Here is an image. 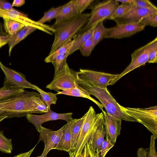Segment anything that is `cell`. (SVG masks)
<instances>
[{"label":"cell","mask_w":157,"mask_h":157,"mask_svg":"<svg viewBox=\"0 0 157 157\" xmlns=\"http://www.w3.org/2000/svg\"><path fill=\"white\" fill-rule=\"evenodd\" d=\"M85 117V115L84 114L79 119H73L71 121V151H73L75 149Z\"/></svg>","instance_id":"22"},{"label":"cell","mask_w":157,"mask_h":157,"mask_svg":"<svg viewBox=\"0 0 157 157\" xmlns=\"http://www.w3.org/2000/svg\"><path fill=\"white\" fill-rule=\"evenodd\" d=\"M71 121L67 123L66 126L63 132L61 139L59 144L54 149L68 152L71 151Z\"/></svg>","instance_id":"21"},{"label":"cell","mask_w":157,"mask_h":157,"mask_svg":"<svg viewBox=\"0 0 157 157\" xmlns=\"http://www.w3.org/2000/svg\"><path fill=\"white\" fill-rule=\"evenodd\" d=\"M85 117L77 139L75 149L68 152L70 157H77L82 153L85 146L91 139L98 127L105 123L103 113L96 114L94 108L90 106L85 114Z\"/></svg>","instance_id":"4"},{"label":"cell","mask_w":157,"mask_h":157,"mask_svg":"<svg viewBox=\"0 0 157 157\" xmlns=\"http://www.w3.org/2000/svg\"><path fill=\"white\" fill-rule=\"evenodd\" d=\"M147 62L149 63L157 62V48L154 49L150 53Z\"/></svg>","instance_id":"40"},{"label":"cell","mask_w":157,"mask_h":157,"mask_svg":"<svg viewBox=\"0 0 157 157\" xmlns=\"http://www.w3.org/2000/svg\"><path fill=\"white\" fill-rule=\"evenodd\" d=\"M36 90L39 93L41 99L47 106L48 109H50V105L52 104H56L57 100V94L50 92H47L35 86Z\"/></svg>","instance_id":"27"},{"label":"cell","mask_w":157,"mask_h":157,"mask_svg":"<svg viewBox=\"0 0 157 157\" xmlns=\"http://www.w3.org/2000/svg\"><path fill=\"white\" fill-rule=\"evenodd\" d=\"M77 157H84V154L83 153L79 155Z\"/></svg>","instance_id":"48"},{"label":"cell","mask_w":157,"mask_h":157,"mask_svg":"<svg viewBox=\"0 0 157 157\" xmlns=\"http://www.w3.org/2000/svg\"><path fill=\"white\" fill-rule=\"evenodd\" d=\"M82 153L84 157H101L100 154L97 152L94 149L92 139L88 142L84 146Z\"/></svg>","instance_id":"34"},{"label":"cell","mask_w":157,"mask_h":157,"mask_svg":"<svg viewBox=\"0 0 157 157\" xmlns=\"http://www.w3.org/2000/svg\"><path fill=\"white\" fill-rule=\"evenodd\" d=\"M135 6L132 4L122 3L119 5L107 20L113 19L121 17L128 12Z\"/></svg>","instance_id":"30"},{"label":"cell","mask_w":157,"mask_h":157,"mask_svg":"<svg viewBox=\"0 0 157 157\" xmlns=\"http://www.w3.org/2000/svg\"><path fill=\"white\" fill-rule=\"evenodd\" d=\"M3 18L4 29L10 36L15 35L25 26L24 25L14 20L6 18Z\"/></svg>","instance_id":"24"},{"label":"cell","mask_w":157,"mask_h":157,"mask_svg":"<svg viewBox=\"0 0 157 157\" xmlns=\"http://www.w3.org/2000/svg\"><path fill=\"white\" fill-rule=\"evenodd\" d=\"M90 13L78 14L51 26L55 37L49 54L79 34L88 21Z\"/></svg>","instance_id":"2"},{"label":"cell","mask_w":157,"mask_h":157,"mask_svg":"<svg viewBox=\"0 0 157 157\" xmlns=\"http://www.w3.org/2000/svg\"><path fill=\"white\" fill-rule=\"evenodd\" d=\"M145 25L150 26L153 27H157V13L146 16L143 18L140 22Z\"/></svg>","instance_id":"36"},{"label":"cell","mask_w":157,"mask_h":157,"mask_svg":"<svg viewBox=\"0 0 157 157\" xmlns=\"http://www.w3.org/2000/svg\"><path fill=\"white\" fill-rule=\"evenodd\" d=\"M102 112L105 118V138H109L115 144L121 133L122 120L110 115L104 110Z\"/></svg>","instance_id":"15"},{"label":"cell","mask_w":157,"mask_h":157,"mask_svg":"<svg viewBox=\"0 0 157 157\" xmlns=\"http://www.w3.org/2000/svg\"><path fill=\"white\" fill-rule=\"evenodd\" d=\"M157 48V37L145 45L135 50L131 55V61L125 70L110 83L109 85H114L124 76L134 69L144 65L147 62L150 53Z\"/></svg>","instance_id":"7"},{"label":"cell","mask_w":157,"mask_h":157,"mask_svg":"<svg viewBox=\"0 0 157 157\" xmlns=\"http://www.w3.org/2000/svg\"><path fill=\"white\" fill-rule=\"evenodd\" d=\"M46 157V156H45V157Z\"/></svg>","instance_id":"50"},{"label":"cell","mask_w":157,"mask_h":157,"mask_svg":"<svg viewBox=\"0 0 157 157\" xmlns=\"http://www.w3.org/2000/svg\"><path fill=\"white\" fill-rule=\"evenodd\" d=\"M72 113H59L52 111L50 109L42 115L28 114L26 116L28 121L33 124L37 131L39 132L40 126L44 123L51 121L62 120L68 123L73 119Z\"/></svg>","instance_id":"13"},{"label":"cell","mask_w":157,"mask_h":157,"mask_svg":"<svg viewBox=\"0 0 157 157\" xmlns=\"http://www.w3.org/2000/svg\"><path fill=\"white\" fill-rule=\"evenodd\" d=\"M0 17L8 18L19 22L25 26H30L36 28L37 29L42 31L44 28V25L38 23L29 18L25 14H21L19 16L13 14L8 10L0 9Z\"/></svg>","instance_id":"16"},{"label":"cell","mask_w":157,"mask_h":157,"mask_svg":"<svg viewBox=\"0 0 157 157\" xmlns=\"http://www.w3.org/2000/svg\"><path fill=\"white\" fill-rule=\"evenodd\" d=\"M93 43L92 36L79 49L81 54L83 56H89L91 54Z\"/></svg>","instance_id":"37"},{"label":"cell","mask_w":157,"mask_h":157,"mask_svg":"<svg viewBox=\"0 0 157 157\" xmlns=\"http://www.w3.org/2000/svg\"><path fill=\"white\" fill-rule=\"evenodd\" d=\"M0 67L5 75L3 87L10 89L31 88L36 90V85L28 81L22 74L6 67L0 61Z\"/></svg>","instance_id":"10"},{"label":"cell","mask_w":157,"mask_h":157,"mask_svg":"<svg viewBox=\"0 0 157 157\" xmlns=\"http://www.w3.org/2000/svg\"><path fill=\"white\" fill-rule=\"evenodd\" d=\"M0 9L6 10L14 9L10 3L6 1L2 0H0Z\"/></svg>","instance_id":"41"},{"label":"cell","mask_w":157,"mask_h":157,"mask_svg":"<svg viewBox=\"0 0 157 157\" xmlns=\"http://www.w3.org/2000/svg\"><path fill=\"white\" fill-rule=\"evenodd\" d=\"M76 82L78 87L98 99L105 109L106 112L110 115L125 121L137 122L135 119L121 110L119 104L111 95L107 88H101L92 86L77 77Z\"/></svg>","instance_id":"3"},{"label":"cell","mask_w":157,"mask_h":157,"mask_svg":"<svg viewBox=\"0 0 157 157\" xmlns=\"http://www.w3.org/2000/svg\"><path fill=\"white\" fill-rule=\"evenodd\" d=\"M63 6L64 5L56 8H52L45 12L43 16L37 21L41 24H44L47 22H50L52 20L56 18Z\"/></svg>","instance_id":"28"},{"label":"cell","mask_w":157,"mask_h":157,"mask_svg":"<svg viewBox=\"0 0 157 157\" xmlns=\"http://www.w3.org/2000/svg\"><path fill=\"white\" fill-rule=\"evenodd\" d=\"M75 5L79 14L83 12L92 3L94 0H73Z\"/></svg>","instance_id":"33"},{"label":"cell","mask_w":157,"mask_h":157,"mask_svg":"<svg viewBox=\"0 0 157 157\" xmlns=\"http://www.w3.org/2000/svg\"><path fill=\"white\" fill-rule=\"evenodd\" d=\"M119 106L122 112L144 125L157 138V106L146 108L127 107L119 104Z\"/></svg>","instance_id":"6"},{"label":"cell","mask_w":157,"mask_h":157,"mask_svg":"<svg viewBox=\"0 0 157 157\" xmlns=\"http://www.w3.org/2000/svg\"><path fill=\"white\" fill-rule=\"evenodd\" d=\"M57 94H64L75 97H80L87 98L96 104L103 112V106L100 103L93 98L86 91L78 87L76 88L70 89L59 91Z\"/></svg>","instance_id":"20"},{"label":"cell","mask_w":157,"mask_h":157,"mask_svg":"<svg viewBox=\"0 0 157 157\" xmlns=\"http://www.w3.org/2000/svg\"><path fill=\"white\" fill-rule=\"evenodd\" d=\"M145 26L140 23H130L117 25L107 28L105 38L120 39L131 37L144 30Z\"/></svg>","instance_id":"12"},{"label":"cell","mask_w":157,"mask_h":157,"mask_svg":"<svg viewBox=\"0 0 157 157\" xmlns=\"http://www.w3.org/2000/svg\"><path fill=\"white\" fill-rule=\"evenodd\" d=\"M25 90L24 89H10L4 87L0 88V101L18 95Z\"/></svg>","instance_id":"32"},{"label":"cell","mask_w":157,"mask_h":157,"mask_svg":"<svg viewBox=\"0 0 157 157\" xmlns=\"http://www.w3.org/2000/svg\"><path fill=\"white\" fill-rule=\"evenodd\" d=\"M48 110L40 94L24 90L0 101V117H21L29 114H43Z\"/></svg>","instance_id":"1"},{"label":"cell","mask_w":157,"mask_h":157,"mask_svg":"<svg viewBox=\"0 0 157 157\" xmlns=\"http://www.w3.org/2000/svg\"><path fill=\"white\" fill-rule=\"evenodd\" d=\"M25 1L24 0H14L13 1L12 6H20L25 3Z\"/></svg>","instance_id":"45"},{"label":"cell","mask_w":157,"mask_h":157,"mask_svg":"<svg viewBox=\"0 0 157 157\" xmlns=\"http://www.w3.org/2000/svg\"><path fill=\"white\" fill-rule=\"evenodd\" d=\"M13 149L12 139L6 138L4 136L3 132L0 131V151L11 154Z\"/></svg>","instance_id":"31"},{"label":"cell","mask_w":157,"mask_h":157,"mask_svg":"<svg viewBox=\"0 0 157 157\" xmlns=\"http://www.w3.org/2000/svg\"><path fill=\"white\" fill-rule=\"evenodd\" d=\"M7 118V117H0V122L2 121V120H4V119Z\"/></svg>","instance_id":"47"},{"label":"cell","mask_w":157,"mask_h":157,"mask_svg":"<svg viewBox=\"0 0 157 157\" xmlns=\"http://www.w3.org/2000/svg\"><path fill=\"white\" fill-rule=\"evenodd\" d=\"M68 56V53L59 55L51 63L54 67V76L56 75L64 69L67 63L66 60Z\"/></svg>","instance_id":"29"},{"label":"cell","mask_w":157,"mask_h":157,"mask_svg":"<svg viewBox=\"0 0 157 157\" xmlns=\"http://www.w3.org/2000/svg\"><path fill=\"white\" fill-rule=\"evenodd\" d=\"M156 139L153 135L150 137L149 148L147 154V157H157L155 146V141Z\"/></svg>","instance_id":"39"},{"label":"cell","mask_w":157,"mask_h":157,"mask_svg":"<svg viewBox=\"0 0 157 157\" xmlns=\"http://www.w3.org/2000/svg\"><path fill=\"white\" fill-rule=\"evenodd\" d=\"M67 124L57 131H53L40 126L39 132L40 136L38 143L40 141L44 142V147L40 157L46 156L49 151L54 149L59 144L62 138L63 130L65 128Z\"/></svg>","instance_id":"11"},{"label":"cell","mask_w":157,"mask_h":157,"mask_svg":"<svg viewBox=\"0 0 157 157\" xmlns=\"http://www.w3.org/2000/svg\"><path fill=\"white\" fill-rule=\"evenodd\" d=\"M37 145V144H36L33 148H32L29 151L23 153H20L14 156L13 157H30L32 153Z\"/></svg>","instance_id":"44"},{"label":"cell","mask_w":157,"mask_h":157,"mask_svg":"<svg viewBox=\"0 0 157 157\" xmlns=\"http://www.w3.org/2000/svg\"><path fill=\"white\" fill-rule=\"evenodd\" d=\"M37 157H40V156H37Z\"/></svg>","instance_id":"49"},{"label":"cell","mask_w":157,"mask_h":157,"mask_svg":"<svg viewBox=\"0 0 157 157\" xmlns=\"http://www.w3.org/2000/svg\"><path fill=\"white\" fill-rule=\"evenodd\" d=\"M36 29V28L33 26H25L24 28L15 35L12 36H9L8 42L9 56H10L11 51L15 45Z\"/></svg>","instance_id":"18"},{"label":"cell","mask_w":157,"mask_h":157,"mask_svg":"<svg viewBox=\"0 0 157 157\" xmlns=\"http://www.w3.org/2000/svg\"><path fill=\"white\" fill-rule=\"evenodd\" d=\"M79 14L73 0L64 5V6L56 18L54 24H56Z\"/></svg>","instance_id":"19"},{"label":"cell","mask_w":157,"mask_h":157,"mask_svg":"<svg viewBox=\"0 0 157 157\" xmlns=\"http://www.w3.org/2000/svg\"><path fill=\"white\" fill-rule=\"evenodd\" d=\"M9 36L1 35H0V48L8 42Z\"/></svg>","instance_id":"43"},{"label":"cell","mask_w":157,"mask_h":157,"mask_svg":"<svg viewBox=\"0 0 157 157\" xmlns=\"http://www.w3.org/2000/svg\"><path fill=\"white\" fill-rule=\"evenodd\" d=\"M107 31V28L104 26L103 21L99 23L95 26L92 35V51L96 46L104 38Z\"/></svg>","instance_id":"25"},{"label":"cell","mask_w":157,"mask_h":157,"mask_svg":"<svg viewBox=\"0 0 157 157\" xmlns=\"http://www.w3.org/2000/svg\"><path fill=\"white\" fill-rule=\"evenodd\" d=\"M105 131L103 124L100 125L96 129L91 139L94 150L100 154L102 144L104 141Z\"/></svg>","instance_id":"23"},{"label":"cell","mask_w":157,"mask_h":157,"mask_svg":"<svg viewBox=\"0 0 157 157\" xmlns=\"http://www.w3.org/2000/svg\"><path fill=\"white\" fill-rule=\"evenodd\" d=\"M77 72L70 69L67 63L64 69L56 76L46 88L59 92L77 88Z\"/></svg>","instance_id":"8"},{"label":"cell","mask_w":157,"mask_h":157,"mask_svg":"<svg viewBox=\"0 0 157 157\" xmlns=\"http://www.w3.org/2000/svg\"><path fill=\"white\" fill-rule=\"evenodd\" d=\"M148 148H144L140 147L137 151V155L138 157H147V154Z\"/></svg>","instance_id":"42"},{"label":"cell","mask_w":157,"mask_h":157,"mask_svg":"<svg viewBox=\"0 0 157 157\" xmlns=\"http://www.w3.org/2000/svg\"><path fill=\"white\" fill-rule=\"evenodd\" d=\"M72 42V40H69L53 52L49 54L44 59V62L46 63H51L57 56L66 53L68 54Z\"/></svg>","instance_id":"26"},{"label":"cell","mask_w":157,"mask_h":157,"mask_svg":"<svg viewBox=\"0 0 157 157\" xmlns=\"http://www.w3.org/2000/svg\"><path fill=\"white\" fill-rule=\"evenodd\" d=\"M133 4L136 7L157 10V8L148 0H133Z\"/></svg>","instance_id":"35"},{"label":"cell","mask_w":157,"mask_h":157,"mask_svg":"<svg viewBox=\"0 0 157 157\" xmlns=\"http://www.w3.org/2000/svg\"><path fill=\"white\" fill-rule=\"evenodd\" d=\"M109 138L105 139L102 144L100 155L101 157H105L109 151L114 146Z\"/></svg>","instance_id":"38"},{"label":"cell","mask_w":157,"mask_h":157,"mask_svg":"<svg viewBox=\"0 0 157 157\" xmlns=\"http://www.w3.org/2000/svg\"><path fill=\"white\" fill-rule=\"evenodd\" d=\"M118 2H121L122 3L133 4V0H116Z\"/></svg>","instance_id":"46"},{"label":"cell","mask_w":157,"mask_h":157,"mask_svg":"<svg viewBox=\"0 0 157 157\" xmlns=\"http://www.w3.org/2000/svg\"><path fill=\"white\" fill-rule=\"evenodd\" d=\"M76 74L78 78L90 85L101 88H107L118 75L83 69H80Z\"/></svg>","instance_id":"9"},{"label":"cell","mask_w":157,"mask_h":157,"mask_svg":"<svg viewBox=\"0 0 157 157\" xmlns=\"http://www.w3.org/2000/svg\"><path fill=\"white\" fill-rule=\"evenodd\" d=\"M95 26L84 32L79 33L73 38L68 54V56L76 51L79 50L86 42L92 36Z\"/></svg>","instance_id":"17"},{"label":"cell","mask_w":157,"mask_h":157,"mask_svg":"<svg viewBox=\"0 0 157 157\" xmlns=\"http://www.w3.org/2000/svg\"><path fill=\"white\" fill-rule=\"evenodd\" d=\"M157 13V10L139 8L135 6L123 15L114 19L117 25L140 23L144 17Z\"/></svg>","instance_id":"14"},{"label":"cell","mask_w":157,"mask_h":157,"mask_svg":"<svg viewBox=\"0 0 157 157\" xmlns=\"http://www.w3.org/2000/svg\"><path fill=\"white\" fill-rule=\"evenodd\" d=\"M94 2L88 8L91 10L90 16L88 22L80 33L84 32L99 23L107 19L119 5V2L116 0Z\"/></svg>","instance_id":"5"}]
</instances>
